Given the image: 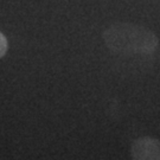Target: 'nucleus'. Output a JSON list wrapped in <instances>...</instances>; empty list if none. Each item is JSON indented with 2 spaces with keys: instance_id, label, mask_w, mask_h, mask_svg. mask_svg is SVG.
Wrapping results in <instances>:
<instances>
[{
  "instance_id": "f257e3e1",
  "label": "nucleus",
  "mask_w": 160,
  "mask_h": 160,
  "mask_svg": "<svg viewBox=\"0 0 160 160\" xmlns=\"http://www.w3.org/2000/svg\"><path fill=\"white\" fill-rule=\"evenodd\" d=\"M108 50L116 55H151L159 46V38L152 30L131 23H115L103 32Z\"/></svg>"
},
{
  "instance_id": "f03ea898",
  "label": "nucleus",
  "mask_w": 160,
  "mask_h": 160,
  "mask_svg": "<svg viewBox=\"0 0 160 160\" xmlns=\"http://www.w3.org/2000/svg\"><path fill=\"white\" fill-rule=\"evenodd\" d=\"M132 160H160V141L152 137L135 139L131 147Z\"/></svg>"
},
{
  "instance_id": "7ed1b4c3",
  "label": "nucleus",
  "mask_w": 160,
  "mask_h": 160,
  "mask_svg": "<svg viewBox=\"0 0 160 160\" xmlns=\"http://www.w3.org/2000/svg\"><path fill=\"white\" fill-rule=\"evenodd\" d=\"M7 49H8L7 39H6V37L4 34L0 32V58L5 56V53L7 52Z\"/></svg>"
}]
</instances>
